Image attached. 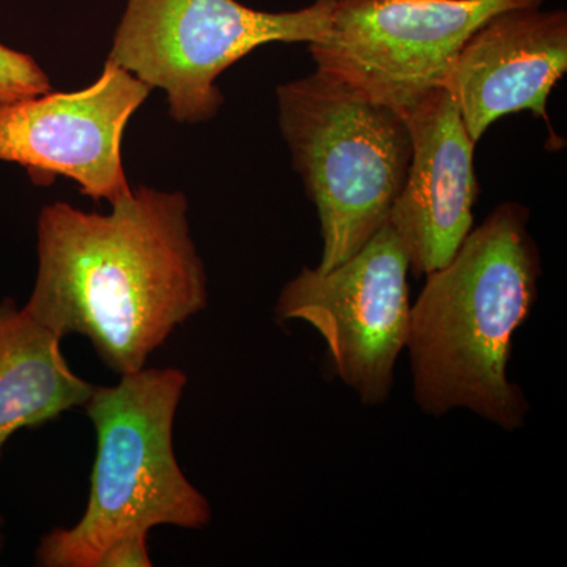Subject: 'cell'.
I'll list each match as a JSON object with an SVG mask.
<instances>
[{"label":"cell","mask_w":567,"mask_h":567,"mask_svg":"<svg viewBox=\"0 0 567 567\" xmlns=\"http://www.w3.org/2000/svg\"><path fill=\"white\" fill-rule=\"evenodd\" d=\"M110 215L47 205L37 226L39 271L24 311L59 338L80 334L125 375L207 308L208 281L181 192L140 186Z\"/></svg>","instance_id":"6da1fadb"},{"label":"cell","mask_w":567,"mask_h":567,"mask_svg":"<svg viewBox=\"0 0 567 567\" xmlns=\"http://www.w3.org/2000/svg\"><path fill=\"white\" fill-rule=\"evenodd\" d=\"M527 224V208L499 205L450 262L425 275L405 346L424 413L465 409L505 431L527 421V398L507 379L514 333L532 315L540 275Z\"/></svg>","instance_id":"7a4b0ae2"},{"label":"cell","mask_w":567,"mask_h":567,"mask_svg":"<svg viewBox=\"0 0 567 567\" xmlns=\"http://www.w3.org/2000/svg\"><path fill=\"white\" fill-rule=\"evenodd\" d=\"M188 377L181 369H141L117 385L95 386L84 409L96 432L87 506L76 525L41 539V567H99L126 537L162 525L207 527L212 507L183 475L174 453V421Z\"/></svg>","instance_id":"3957f363"},{"label":"cell","mask_w":567,"mask_h":567,"mask_svg":"<svg viewBox=\"0 0 567 567\" xmlns=\"http://www.w3.org/2000/svg\"><path fill=\"white\" fill-rule=\"evenodd\" d=\"M279 126L322 229L320 270L346 262L388 223L404 185L405 115L316 70L278 89Z\"/></svg>","instance_id":"277c9868"},{"label":"cell","mask_w":567,"mask_h":567,"mask_svg":"<svg viewBox=\"0 0 567 567\" xmlns=\"http://www.w3.org/2000/svg\"><path fill=\"white\" fill-rule=\"evenodd\" d=\"M333 7L270 13L238 0H126L107 62L166 92L175 122H207L223 106L224 71L264 44L322 40Z\"/></svg>","instance_id":"5b68a950"},{"label":"cell","mask_w":567,"mask_h":567,"mask_svg":"<svg viewBox=\"0 0 567 567\" xmlns=\"http://www.w3.org/2000/svg\"><path fill=\"white\" fill-rule=\"evenodd\" d=\"M544 0H334L330 29L309 44L317 70L405 115L445 87L466 39L499 11Z\"/></svg>","instance_id":"8992f818"},{"label":"cell","mask_w":567,"mask_h":567,"mask_svg":"<svg viewBox=\"0 0 567 567\" xmlns=\"http://www.w3.org/2000/svg\"><path fill=\"white\" fill-rule=\"evenodd\" d=\"M409 259L385 224L331 270L305 268L276 301L281 322L301 320L324 339L336 374L365 405L390 398L394 365L409 338Z\"/></svg>","instance_id":"52a82bcc"},{"label":"cell","mask_w":567,"mask_h":567,"mask_svg":"<svg viewBox=\"0 0 567 567\" xmlns=\"http://www.w3.org/2000/svg\"><path fill=\"white\" fill-rule=\"evenodd\" d=\"M151 91L106 61L102 76L82 91L0 103V162L24 167L35 185L62 175L84 196L115 203L132 192L123 171V132Z\"/></svg>","instance_id":"ba28073f"},{"label":"cell","mask_w":567,"mask_h":567,"mask_svg":"<svg viewBox=\"0 0 567 567\" xmlns=\"http://www.w3.org/2000/svg\"><path fill=\"white\" fill-rule=\"evenodd\" d=\"M412 158L388 224L416 276L453 259L473 229L477 183L473 152L453 95L439 87L405 114Z\"/></svg>","instance_id":"9c48e42d"},{"label":"cell","mask_w":567,"mask_h":567,"mask_svg":"<svg viewBox=\"0 0 567 567\" xmlns=\"http://www.w3.org/2000/svg\"><path fill=\"white\" fill-rule=\"evenodd\" d=\"M566 70V11L522 7L499 11L466 39L445 87L476 144L513 112H533L550 125L548 96Z\"/></svg>","instance_id":"30bf717a"},{"label":"cell","mask_w":567,"mask_h":567,"mask_svg":"<svg viewBox=\"0 0 567 567\" xmlns=\"http://www.w3.org/2000/svg\"><path fill=\"white\" fill-rule=\"evenodd\" d=\"M62 338L13 300L0 301V458L10 436L84 409L91 382L74 374Z\"/></svg>","instance_id":"8fae6325"},{"label":"cell","mask_w":567,"mask_h":567,"mask_svg":"<svg viewBox=\"0 0 567 567\" xmlns=\"http://www.w3.org/2000/svg\"><path fill=\"white\" fill-rule=\"evenodd\" d=\"M51 91L50 78L35 59L0 44V103L32 99Z\"/></svg>","instance_id":"7c38bea8"},{"label":"cell","mask_w":567,"mask_h":567,"mask_svg":"<svg viewBox=\"0 0 567 567\" xmlns=\"http://www.w3.org/2000/svg\"><path fill=\"white\" fill-rule=\"evenodd\" d=\"M147 537H126L104 551L99 567H151Z\"/></svg>","instance_id":"4fadbf2b"}]
</instances>
